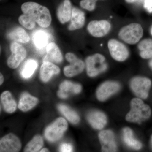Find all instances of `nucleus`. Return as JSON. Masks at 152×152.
<instances>
[{"instance_id":"9b49d317","label":"nucleus","mask_w":152,"mask_h":152,"mask_svg":"<svg viewBox=\"0 0 152 152\" xmlns=\"http://www.w3.org/2000/svg\"><path fill=\"white\" fill-rule=\"evenodd\" d=\"M120 85L116 82L108 81L104 82L99 87L96 91V97L101 102L106 100L107 99L118 91Z\"/></svg>"},{"instance_id":"423d86ee","label":"nucleus","mask_w":152,"mask_h":152,"mask_svg":"<svg viewBox=\"0 0 152 152\" xmlns=\"http://www.w3.org/2000/svg\"><path fill=\"white\" fill-rule=\"evenodd\" d=\"M67 127L66 120L64 118H58L46 129L45 137L49 141H56L61 138Z\"/></svg>"},{"instance_id":"bb28decb","label":"nucleus","mask_w":152,"mask_h":152,"mask_svg":"<svg viewBox=\"0 0 152 152\" xmlns=\"http://www.w3.org/2000/svg\"><path fill=\"white\" fill-rule=\"evenodd\" d=\"M43 145V140L40 136H36L29 142L25 148L24 151L36 152L39 151Z\"/></svg>"},{"instance_id":"aec40b11","label":"nucleus","mask_w":152,"mask_h":152,"mask_svg":"<svg viewBox=\"0 0 152 152\" xmlns=\"http://www.w3.org/2000/svg\"><path fill=\"white\" fill-rule=\"evenodd\" d=\"M140 56L142 58L148 59L152 58V39H145L141 41L137 45Z\"/></svg>"},{"instance_id":"58836bf2","label":"nucleus","mask_w":152,"mask_h":152,"mask_svg":"<svg viewBox=\"0 0 152 152\" xmlns=\"http://www.w3.org/2000/svg\"><path fill=\"white\" fill-rule=\"evenodd\" d=\"M96 1H98V0H96ZM101 1H104V0H101Z\"/></svg>"},{"instance_id":"6ab92c4d","label":"nucleus","mask_w":152,"mask_h":152,"mask_svg":"<svg viewBox=\"0 0 152 152\" xmlns=\"http://www.w3.org/2000/svg\"><path fill=\"white\" fill-rule=\"evenodd\" d=\"M38 103L37 98L24 93L22 95L18 104V108L23 112H27L35 107Z\"/></svg>"},{"instance_id":"4468645a","label":"nucleus","mask_w":152,"mask_h":152,"mask_svg":"<svg viewBox=\"0 0 152 152\" xmlns=\"http://www.w3.org/2000/svg\"><path fill=\"white\" fill-rule=\"evenodd\" d=\"M87 120L92 127L97 130L102 129L107 122L105 114L99 111L90 112L87 116Z\"/></svg>"},{"instance_id":"c85d7f7f","label":"nucleus","mask_w":152,"mask_h":152,"mask_svg":"<svg viewBox=\"0 0 152 152\" xmlns=\"http://www.w3.org/2000/svg\"><path fill=\"white\" fill-rule=\"evenodd\" d=\"M19 23L26 28L28 30H32L35 27L36 22L31 18L24 14L22 15L18 19Z\"/></svg>"},{"instance_id":"4be33fe9","label":"nucleus","mask_w":152,"mask_h":152,"mask_svg":"<svg viewBox=\"0 0 152 152\" xmlns=\"http://www.w3.org/2000/svg\"><path fill=\"white\" fill-rule=\"evenodd\" d=\"M1 99L4 110L7 113H12L16 110V102L10 92L6 91L3 92L1 95Z\"/></svg>"},{"instance_id":"dca6fc26","label":"nucleus","mask_w":152,"mask_h":152,"mask_svg":"<svg viewBox=\"0 0 152 152\" xmlns=\"http://www.w3.org/2000/svg\"><path fill=\"white\" fill-rule=\"evenodd\" d=\"M72 8L70 0H64L60 4L57 10V16L62 24L65 23L71 20Z\"/></svg>"},{"instance_id":"ea45409f","label":"nucleus","mask_w":152,"mask_h":152,"mask_svg":"<svg viewBox=\"0 0 152 152\" xmlns=\"http://www.w3.org/2000/svg\"><path fill=\"white\" fill-rule=\"evenodd\" d=\"M151 34H152V30H151Z\"/></svg>"},{"instance_id":"2eb2a0df","label":"nucleus","mask_w":152,"mask_h":152,"mask_svg":"<svg viewBox=\"0 0 152 152\" xmlns=\"http://www.w3.org/2000/svg\"><path fill=\"white\" fill-rule=\"evenodd\" d=\"M85 20L86 18L84 12L78 8L74 7L72 8L71 23L68 29L70 31L80 29L84 26Z\"/></svg>"},{"instance_id":"6e6552de","label":"nucleus","mask_w":152,"mask_h":152,"mask_svg":"<svg viewBox=\"0 0 152 152\" xmlns=\"http://www.w3.org/2000/svg\"><path fill=\"white\" fill-rule=\"evenodd\" d=\"M66 58L70 64L64 69L65 75L71 77L81 73L84 69L85 66L84 63L82 60L71 53H67L66 55Z\"/></svg>"},{"instance_id":"412c9836","label":"nucleus","mask_w":152,"mask_h":152,"mask_svg":"<svg viewBox=\"0 0 152 152\" xmlns=\"http://www.w3.org/2000/svg\"><path fill=\"white\" fill-rule=\"evenodd\" d=\"M123 139L126 145L134 149H141L142 144L134 137L132 131L129 128L126 127L123 129Z\"/></svg>"},{"instance_id":"72a5a7b5","label":"nucleus","mask_w":152,"mask_h":152,"mask_svg":"<svg viewBox=\"0 0 152 152\" xmlns=\"http://www.w3.org/2000/svg\"><path fill=\"white\" fill-rule=\"evenodd\" d=\"M1 77V79H0V84L1 85L4 81V78L1 74V77Z\"/></svg>"},{"instance_id":"c756f323","label":"nucleus","mask_w":152,"mask_h":152,"mask_svg":"<svg viewBox=\"0 0 152 152\" xmlns=\"http://www.w3.org/2000/svg\"><path fill=\"white\" fill-rule=\"evenodd\" d=\"M96 0H81L80 4L82 8L92 12L96 8Z\"/></svg>"},{"instance_id":"4c0bfd02","label":"nucleus","mask_w":152,"mask_h":152,"mask_svg":"<svg viewBox=\"0 0 152 152\" xmlns=\"http://www.w3.org/2000/svg\"><path fill=\"white\" fill-rule=\"evenodd\" d=\"M150 142H151V147L152 148V135L151 137V140H150Z\"/></svg>"},{"instance_id":"20e7f679","label":"nucleus","mask_w":152,"mask_h":152,"mask_svg":"<svg viewBox=\"0 0 152 152\" xmlns=\"http://www.w3.org/2000/svg\"><path fill=\"white\" fill-rule=\"evenodd\" d=\"M86 62L87 74L91 77L104 72L107 69L105 58L101 54L96 53L89 56Z\"/></svg>"},{"instance_id":"a211bd4d","label":"nucleus","mask_w":152,"mask_h":152,"mask_svg":"<svg viewBox=\"0 0 152 152\" xmlns=\"http://www.w3.org/2000/svg\"><path fill=\"white\" fill-rule=\"evenodd\" d=\"M60 68L50 62L44 61L40 69V77L44 82H47L53 75L59 73Z\"/></svg>"},{"instance_id":"f03ea898","label":"nucleus","mask_w":152,"mask_h":152,"mask_svg":"<svg viewBox=\"0 0 152 152\" xmlns=\"http://www.w3.org/2000/svg\"><path fill=\"white\" fill-rule=\"evenodd\" d=\"M150 106L145 104L140 98H134L131 102V110L126 117V119L130 122L137 123L148 119L151 115Z\"/></svg>"},{"instance_id":"f3484780","label":"nucleus","mask_w":152,"mask_h":152,"mask_svg":"<svg viewBox=\"0 0 152 152\" xmlns=\"http://www.w3.org/2000/svg\"><path fill=\"white\" fill-rule=\"evenodd\" d=\"M47 54L44 59V61L60 63L63 61L61 52L56 45L54 42L49 43L46 47Z\"/></svg>"},{"instance_id":"7c9ffc66","label":"nucleus","mask_w":152,"mask_h":152,"mask_svg":"<svg viewBox=\"0 0 152 152\" xmlns=\"http://www.w3.org/2000/svg\"><path fill=\"white\" fill-rule=\"evenodd\" d=\"M73 147L71 144L69 143H63L60 148L61 152H69L72 151Z\"/></svg>"},{"instance_id":"393cba45","label":"nucleus","mask_w":152,"mask_h":152,"mask_svg":"<svg viewBox=\"0 0 152 152\" xmlns=\"http://www.w3.org/2000/svg\"><path fill=\"white\" fill-rule=\"evenodd\" d=\"M37 62L35 60H28L25 63L21 71L22 77L25 79H28L33 75L37 67Z\"/></svg>"},{"instance_id":"1a4fd4ad","label":"nucleus","mask_w":152,"mask_h":152,"mask_svg":"<svg viewBox=\"0 0 152 152\" xmlns=\"http://www.w3.org/2000/svg\"><path fill=\"white\" fill-rule=\"evenodd\" d=\"M11 50L12 54L8 59L7 64L9 67L15 69L26 58V50L23 46L15 42L11 44Z\"/></svg>"},{"instance_id":"ddd939ff","label":"nucleus","mask_w":152,"mask_h":152,"mask_svg":"<svg viewBox=\"0 0 152 152\" xmlns=\"http://www.w3.org/2000/svg\"><path fill=\"white\" fill-rule=\"evenodd\" d=\"M99 138L102 146V151H117V145L115 136L112 131L107 130L101 131L99 134Z\"/></svg>"},{"instance_id":"473e14b6","label":"nucleus","mask_w":152,"mask_h":152,"mask_svg":"<svg viewBox=\"0 0 152 152\" xmlns=\"http://www.w3.org/2000/svg\"><path fill=\"white\" fill-rule=\"evenodd\" d=\"M58 96L61 98H62V99H65L68 96V95L66 93L64 92L61 90H60L58 92Z\"/></svg>"},{"instance_id":"c9c22d12","label":"nucleus","mask_w":152,"mask_h":152,"mask_svg":"<svg viewBox=\"0 0 152 152\" xmlns=\"http://www.w3.org/2000/svg\"><path fill=\"white\" fill-rule=\"evenodd\" d=\"M149 66L150 68H151V69L152 70V58L150 60L149 62Z\"/></svg>"},{"instance_id":"b1692460","label":"nucleus","mask_w":152,"mask_h":152,"mask_svg":"<svg viewBox=\"0 0 152 152\" xmlns=\"http://www.w3.org/2000/svg\"><path fill=\"white\" fill-rule=\"evenodd\" d=\"M33 41L38 48H42L47 45L49 40V35L42 30L36 31L33 34Z\"/></svg>"},{"instance_id":"a878e982","label":"nucleus","mask_w":152,"mask_h":152,"mask_svg":"<svg viewBox=\"0 0 152 152\" xmlns=\"http://www.w3.org/2000/svg\"><path fill=\"white\" fill-rule=\"evenodd\" d=\"M59 110L63 115L70 122L77 124L80 121V117L75 112L64 104H60L58 106Z\"/></svg>"},{"instance_id":"0eeeda50","label":"nucleus","mask_w":152,"mask_h":152,"mask_svg":"<svg viewBox=\"0 0 152 152\" xmlns=\"http://www.w3.org/2000/svg\"><path fill=\"white\" fill-rule=\"evenodd\" d=\"M108 48L112 58L117 61H124L129 56V52L127 47L115 39H111L108 41Z\"/></svg>"},{"instance_id":"e433bc0d","label":"nucleus","mask_w":152,"mask_h":152,"mask_svg":"<svg viewBox=\"0 0 152 152\" xmlns=\"http://www.w3.org/2000/svg\"><path fill=\"white\" fill-rule=\"evenodd\" d=\"M40 152H49V151L47 149V148H43L42 149V150H41Z\"/></svg>"},{"instance_id":"39448f33","label":"nucleus","mask_w":152,"mask_h":152,"mask_svg":"<svg viewBox=\"0 0 152 152\" xmlns=\"http://www.w3.org/2000/svg\"><path fill=\"white\" fill-rule=\"evenodd\" d=\"M151 85V81L145 77H134L130 82L131 88L133 92L138 97L143 99L148 96Z\"/></svg>"},{"instance_id":"7ed1b4c3","label":"nucleus","mask_w":152,"mask_h":152,"mask_svg":"<svg viewBox=\"0 0 152 152\" xmlns=\"http://www.w3.org/2000/svg\"><path fill=\"white\" fill-rule=\"evenodd\" d=\"M143 33L141 25L132 23L122 28L118 35L120 39L125 42L133 45L138 42L143 35Z\"/></svg>"},{"instance_id":"f8f14e48","label":"nucleus","mask_w":152,"mask_h":152,"mask_svg":"<svg viewBox=\"0 0 152 152\" xmlns=\"http://www.w3.org/2000/svg\"><path fill=\"white\" fill-rule=\"evenodd\" d=\"M21 148V143L18 138L12 134L4 136L0 141L1 152H19Z\"/></svg>"},{"instance_id":"5701e85b","label":"nucleus","mask_w":152,"mask_h":152,"mask_svg":"<svg viewBox=\"0 0 152 152\" xmlns=\"http://www.w3.org/2000/svg\"><path fill=\"white\" fill-rule=\"evenodd\" d=\"M10 39L19 42L26 43L30 41V38L28 33L23 28H15L9 33Z\"/></svg>"},{"instance_id":"9d476101","label":"nucleus","mask_w":152,"mask_h":152,"mask_svg":"<svg viewBox=\"0 0 152 152\" xmlns=\"http://www.w3.org/2000/svg\"><path fill=\"white\" fill-rule=\"evenodd\" d=\"M111 29V25L106 20H93L90 22L87 27L88 32L93 37L100 38L107 35Z\"/></svg>"},{"instance_id":"2f4dec72","label":"nucleus","mask_w":152,"mask_h":152,"mask_svg":"<svg viewBox=\"0 0 152 152\" xmlns=\"http://www.w3.org/2000/svg\"><path fill=\"white\" fill-rule=\"evenodd\" d=\"M144 6L148 12H152V0H145Z\"/></svg>"},{"instance_id":"cd10ccee","label":"nucleus","mask_w":152,"mask_h":152,"mask_svg":"<svg viewBox=\"0 0 152 152\" xmlns=\"http://www.w3.org/2000/svg\"><path fill=\"white\" fill-rule=\"evenodd\" d=\"M60 89L65 93L72 91L75 94H78L81 91L82 87L78 84H74L69 81H65L60 85Z\"/></svg>"},{"instance_id":"f704fd0d","label":"nucleus","mask_w":152,"mask_h":152,"mask_svg":"<svg viewBox=\"0 0 152 152\" xmlns=\"http://www.w3.org/2000/svg\"><path fill=\"white\" fill-rule=\"evenodd\" d=\"M126 2L128 3H133L135 2L137 0H125Z\"/></svg>"},{"instance_id":"f257e3e1","label":"nucleus","mask_w":152,"mask_h":152,"mask_svg":"<svg viewBox=\"0 0 152 152\" xmlns=\"http://www.w3.org/2000/svg\"><path fill=\"white\" fill-rule=\"evenodd\" d=\"M21 10L23 14L29 16L41 27H48L51 23L50 13L46 7L34 2L23 4Z\"/></svg>"}]
</instances>
